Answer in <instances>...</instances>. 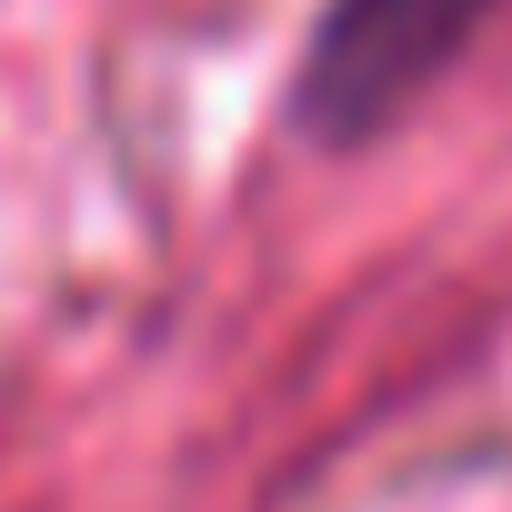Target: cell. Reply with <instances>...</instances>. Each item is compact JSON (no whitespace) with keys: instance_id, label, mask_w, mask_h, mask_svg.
Masks as SVG:
<instances>
[{"instance_id":"1","label":"cell","mask_w":512,"mask_h":512,"mask_svg":"<svg viewBox=\"0 0 512 512\" xmlns=\"http://www.w3.org/2000/svg\"><path fill=\"white\" fill-rule=\"evenodd\" d=\"M492 0H332L322 31H312V61H302V111L312 131H372L392 121L462 41Z\"/></svg>"}]
</instances>
